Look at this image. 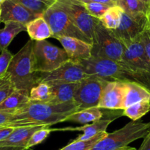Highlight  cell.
Instances as JSON below:
<instances>
[{
    "mask_svg": "<svg viewBox=\"0 0 150 150\" xmlns=\"http://www.w3.org/2000/svg\"><path fill=\"white\" fill-rule=\"evenodd\" d=\"M77 110L78 105L74 101L57 105L30 101L22 109L13 113L9 127L51 126L64 122L69 115Z\"/></svg>",
    "mask_w": 150,
    "mask_h": 150,
    "instance_id": "6da1fadb",
    "label": "cell"
},
{
    "mask_svg": "<svg viewBox=\"0 0 150 150\" xmlns=\"http://www.w3.org/2000/svg\"><path fill=\"white\" fill-rule=\"evenodd\" d=\"M80 63L89 75L98 76L108 81L134 83L150 91V73L129 67L122 62L91 57L75 61Z\"/></svg>",
    "mask_w": 150,
    "mask_h": 150,
    "instance_id": "7a4b0ae2",
    "label": "cell"
},
{
    "mask_svg": "<svg viewBox=\"0 0 150 150\" xmlns=\"http://www.w3.org/2000/svg\"><path fill=\"white\" fill-rule=\"evenodd\" d=\"M34 41L29 40L15 54L6 73L11 77L16 90L30 93L32 88L40 83V72L35 70L33 55Z\"/></svg>",
    "mask_w": 150,
    "mask_h": 150,
    "instance_id": "3957f363",
    "label": "cell"
},
{
    "mask_svg": "<svg viewBox=\"0 0 150 150\" xmlns=\"http://www.w3.org/2000/svg\"><path fill=\"white\" fill-rule=\"evenodd\" d=\"M43 17L50 25L52 35L57 39L58 37L76 38L92 45V41L88 38L72 21L66 12L61 0H57L44 14Z\"/></svg>",
    "mask_w": 150,
    "mask_h": 150,
    "instance_id": "277c9868",
    "label": "cell"
},
{
    "mask_svg": "<svg viewBox=\"0 0 150 150\" xmlns=\"http://www.w3.org/2000/svg\"><path fill=\"white\" fill-rule=\"evenodd\" d=\"M150 132V122L132 121L123 127L114 131L98 141L90 150H116L130 143L144 138Z\"/></svg>",
    "mask_w": 150,
    "mask_h": 150,
    "instance_id": "5b68a950",
    "label": "cell"
},
{
    "mask_svg": "<svg viewBox=\"0 0 150 150\" xmlns=\"http://www.w3.org/2000/svg\"><path fill=\"white\" fill-rule=\"evenodd\" d=\"M125 46L99 21L94 29L91 57L121 62Z\"/></svg>",
    "mask_w": 150,
    "mask_h": 150,
    "instance_id": "8992f818",
    "label": "cell"
},
{
    "mask_svg": "<svg viewBox=\"0 0 150 150\" xmlns=\"http://www.w3.org/2000/svg\"><path fill=\"white\" fill-rule=\"evenodd\" d=\"M33 55L38 72H50L69 60L63 49L53 45L47 40L34 41Z\"/></svg>",
    "mask_w": 150,
    "mask_h": 150,
    "instance_id": "52a82bcc",
    "label": "cell"
},
{
    "mask_svg": "<svg viewBox=\"0 0 150 150\" xmlns=\"http://www.w3.org/2000/svg\"><path fill=\"white\" fill-rule=\"evenodd\" d=\"M108 82L95 75H89L80 81L74 96V101L78 105V110L98 107Z\"/></svg>",
    "mask_w": 150,
    "mask_h": 150,
    "instance_id": "ba28073f",
    "label": "cell"
},
{
    "mask_svg": "<svg viewBox=\"0 0 150 150\" xmlns=\"http://www.w3.org/2000/svg\"><path fill=\"white\" fill-rule=\"evenodd\" d=\"M147 27L146 16H131L122 11L119 27L110 31L125 47L138 38Z\"/></svg>",
    "mask_w": 150,
    "mask_h": 150,
    "instance_id": "9c48e42d",
    "label": "cell"
},
{
    "mask_svg": "<svg viewBox=\"0 0 150 150\" xmlns=\"http://www.w3.org/2000/svg\"><path fill=\"white\" fill-rule=\"evenodd\" d=\"M61 2L75 25L93 43L95 27L100 20L90 15L80 0H61Z\"/></svg>",
    "mask_w": 150,
    "mask_h": 150,
    "instance_id": "30bf717a",
    "label": "cell"
},
{
    "mask_svg": "<svg viewBox=\"0 0 150 150\" xmlns=\"http://www.w3.org/2000/svg\"><path fill=\"white\" fill-rule=\"evenodd\" d=\"M88 76L80 63L69 59L52 71L40 72V83L50 81L80 83Z\"/></svg>",
    "mask_w": 150,
    "mask_h": 150,
    "instance_id": "8fae6325",
    "label": "cell"
},
{
    "mask_svg": "<svg viewBox=\"0 0 150 150\" xmlns=\"http://www.w3.org/2000/svg\"><path fill=\"white\" fill-rule=\"evenodd\" d=\"M127 91L125 83L108 82L102 92L98 108L108 110H124V100Z\"/></svg>",
    "mask_w": 150,
    "mask_h": 150,
    "instance_id": "7c38bea8",
    "label": "cell"
},
{
    "mask_svg": "<svg viewBox=\"0 0 150 150\" xmlns=\"http://www.w3.org/2000/svg\"><path fill=\"white\" fill-rule=\"evenodd\" d=\"M121 62L132 69L150 73V62L140 37L125 46Z\"/></svg>",
    "mask_w": 150,
    "mask_h": 150,
    "instance_id": "4fadbf2b",
    "label": "cell"
},
{
    "mask_svg": "<svg viewBox=\"0 0 150 150\" xmlns=\"http://www.w3.org/2000/svg\"><path fill=\"white\" fill-rule=\"evenodd\" d=\"M0 8V23L14 21L27 25L35 18L41 16L14 0H5Z\"/></svg>",
    "mask_w": 150,
    "mask_h": 150,
    "instance_id": "5bb4252c",
    "label": "cell"
},
{
    "mask_svg": "<svg viewBox=\"0 0 150 150\" xmlns=\"http://www.w3.org/2000/svg\"><path fill=\"white\" fill-rule=\"evenodd\" d=\"M57 40L63 46L70 60L79 61L91 57L92 45L86 41L67 36L58 37Z\"/></svg>",
    "mask_w": 150,
    "mask_h": 150,
    "instance_id": "9a60e30c",
    "label": "cell"
},
{
    "mask_svg": "<svg viewBox=\"0 0 150 150\" xmlns=\"http://www.w3.org/2000/svg\"><path fill=\"white\" fill-rule=\"evenodd\" d=\"M50 84L53 93V99L49 103L63 104L73 102L74 96L79 83H64V82L50 81Z\"/></svg>",
    "mask_w": 150,
    "mask_h": 150,
    "instance_id": "2e32d148",
    "label": "cell"
},
{
    "mask_svg": "<svg viewBox=\"0 0 150 150\" xmlns=\"http://www.w3.org/2000/svg\"><path fill=\"white\" fill-rule=\"evenodd\" d=\"M44 126L47 125L14 128L13 131L10 134L8 138L0 141V146H15L26 148L27 143L30 141L33 134Z\"/></svg>",
    "mask_w": 150,
    "mask_h": 150,
    "instance_id": "e0dca14e",
    "label": "cell"
},
{
    "mask_svg": "<svg viewBox=\"0 0 150 150\" xmlns=\"http://www.w3.org/2000/svg\"><path fill=\"white\" fill-rule=\"evenodd\" d=\"M114 120V119H101L92 124H87L84 126L77 127H66L63 129H53L54 131H83V135L77 137L76 141H86L93 138L96 135L102 132H107V128L110 124Z\"/></svg>",
    "mask_w": 150,
    "mask_h": 150,
    "instance_id": "ac0fdd59",
    "label": "cell"
},
{
    "mask_svg": "<svg viewBox=\"0 0 150 150\" xmlns=\"http://www.w3.org/2000/svg\"><path fill=\"white\" fill-rule=\"evenodd\" d=\"M30 93L15 90L2 103L0 104V112L16 113L30 102Z\"/></svg>",
    "mask_w": 150,
    "mask_h": 150,
    "instance_id": "d6986e66",
    "label": "cell"
},
{
    "mask_svg": "<svg viewBox=\"0 0 150 150\" xmlns=\"http://www.w3.org/2000/svg\"><path fill=\"white\" fill-rule=\"evenodd\" d=\"M27 33L30 39L33 41H43L47 40L52 35L50 25L43 16H38L29 22L26 25Z\"/></svg>",
    "mask_w": 150,
    "mask_h": 150,
    "instance_id": "ffe728a7",
    "label": "cell"
},
{
    "mask_svg": "<svg viewBox=\"0 0 150 150\" xmlns=\"http://www.w3.org/2000/svg\"><path fill=\"white\" fill-rule=\"evenodd\" d=\"M125 83L127 85V91L124 100V109L141 101L150 102L149 91L137 83Z\"/></svg>",
    "mask_w": 150,
    "mask_h": 150,
    "instance_id": "44dd1931",
    "label": "cell"
},
{
    "mask_svg": "<svg viewBox=\"0 0 150 150\" xmlns=\"http://www.w3.org/2000/svg\"><path fill=\"white\" fill-rule=\"evenodd\" d=\"M103 112L101 110V108L98 107L87 108L76 111L71 115H69L64 120V122H74V123L87 125L91 122H94L103 117Z\"/></svg>",
    "mask_w": 150,
    "mask_h": 150,
    "instance_id": "7402d4cb",
    "label": "cell"
},
{
    "mask_svg": "<svg viewBox=\"0 0 150 150\" xmlns=\"http://www.w3.org/2000/svg\"><path fill=\"white\" fill-rule=\"evenodd\" d=\"M5 27L0 30V52L7 50L14 38L21 32L27 31L26 25L14 21L4 23Z\"/></svg>",
    "mask_w": 150,
    "mask_h": 150,
    "instance_id": "603a6c76",
    "label": "cell"
},
{
    "mask_svg": "<svg viewBox=\"0 0 150 150\" xmlns=\"http://www.w3.org/2000/svg\"><path fill=\"white\" fill-rule=\"evenodd\" d=\"M116 6L131 16H146L149 5L142 0H117Z\"/></svg>",
    "mask_w": 150,
    "mask_h": 150,
    "instance_id": "cb8c5ba5",
    "label": "cell"
},
{
    "mask_svg": "<svg viewBox=\"0 0 150 150\" xmlns=\"http://www.w3.org/2000/svg\"><path fill=\"white\" fill-rule=\"evenodd\" d=\"M52 99V91L47 82H41L32 88L30 91V99L33 102L49 103Z\"/></svg>",
    "mask_w": 150,
    "mask_h": 150,
    "instance_id": "d4e9b609",
    "label": "cell"
},
{
    "mask_svg": "<svg viewBox=\"0 0 150 150\" xmlns=\"http://www.w3.org/2000/svg\"><path fill=\"white\" fill-rule=\"evenodd\" d=\"M122 12V10L119 7H110L99 20L106 29L109 30H115L120 24Z\"/></svg>",
    "mask_w": 150,
    "mask_h": 150,
    "instance_id": "484cf974",
    "label": "cell"
},
{
    "mask_svg": "<svg viewBox=\"0 0 150 150\" xmlns=\"http://www.w3.org/2000/svg\"><path fill=\"white\" fill-rule=\"evenodd\" d=\"M150 111V102L141 101L123 110L122 115L132 121H138Z\"/></svg>",
    "mask_w": 150,
    "mask_h": 150,
    "instance_id": "4316f807",
    "label": "cell"
},
{
    "mask_svg": "<svg viewBox=\"0 0 150 150\" xmlns=\"http://www.w3.org/2000/svg\"><path fill=\"white\" fill-rule=\"evenodd\" d=\"M32 12L42 16L57 0H14Z\"/></svg>",
    "mask_w": 150,
    "mask_h": 150,
    "instance_id": "83f0119b",
    "label": "cell"
},
{
    "mask_svg": "<svg viewBox=\"0 0 150 150\" xmlns=\"http://www.w3.org/2000/svg\"><path fill=\"white\" fill-rule=\"evenodd\" d=\"M108 135V132H102L93 138L86 141H76L74 140L71 143L60 150H90L96 143Z\"/></svg>",
    "mask_w": 150,
    "mask_h": 150,
    "instance_id": "f1b7e54d",
    "label": "cell"
},
{
    "mask_svg": "<svg viewBox=\"0 0 150 150\" xmlns=\"http://www.w3.org/2000/svg\"><path fill=\"white\" fill-rule=\"evenodd\" d=\"M54 131V129L50 128V126H44L38 130L35 131L30 138V141L27 144V149H31L32 147L42 143L44 140L47 138L51 132Z\"/></svg>",
    "mask_w": 150,
    "mask_h": 150,
    "instance_id": "f546056e",
    "label": "cell"
},
{
    "mask_svg": "<svg viewBox=\"0 0 150 150\" xmlns=\"http://www.w3.org/2000/svg\"><path fill=\"white\" fill-rule=\"evenodd\" d=\"M15 90L8 74H5L0 77V104L2 103Z\"/></svg>",
    "mask_w": 150,
    "mask_h": 150,
    "instance_id": "4dcf8cb0",
    "label": "cell"
},
{
    "mask_svg": "<svg viewBox=\"0 0 150 150\" xmlns=\"http://www.w3.org/2000/svg\"><path fill=\"white\" fill-rule=\"evenodd\" d=\"M83 3L84 5L85 8H86V11L88 12V13L91 15L92 16L98 18V19H100L105 15L107 11L110 8L108 5L99 3V2H83Z\"/></svg>",
    "mask_w": 150,
    "mask_h": 150,
    "instance_id": "1f68e13d",
    "label": "cell"
},
{
    "mask_svg": "<svg viewBox=\"0 0 150 150\" xmlns=\"http://www.w3.org/2000/svg\"><path fill=\"white\" fill-rule=\"evenodd\" d=\"M13 55L11 54V52L8 49L1 52V54H0V77L3 76L5 74H6L10 63L13 58Z\"/></svg>",
    "mask_w": 150,
    "mask_h": 150,
    "instance_id": "d6a6232c",
    "label": "cell"
},
{
    "mask_svg": "<svg viewBox=\"0 0 150 150\" xmlns=\"http://www.w3.org/2000/svg\"><path fill=\"white\" fill-rule=\"evenodd\" d=\"M141 41L142 42L144 48L145 50L146 54L148 57L149 60L150 62V28L147 27L144 30L140 36Z\"/></svg>",
    "mask_w": 150,
    "mask_h": 150,
    "instance_id": "836d02e7",
    "label": "cell"
},
{
    "mask_svg": "<svg viewBox=\"0 0 150 150\" xmlns=\"http://www.w3.org/2000/svg\"><path fill=\"white\" fill-rule=\"evenodd\" d=\"M82 2H99V3L104 4L109 7L116 6V2L117 0H80Z\"/></svg>",
    "mask_w": 150,
    "mask_h": 150,
    "instance_id": "e575fe53",
    "label": "cell"
},
{
    "mask_svg": "<svg viewBox=\"0 0 150 150\" xmlns=\"http://www.w3.org/2000/svg\"><path fill=\"white\" fill-rule=\"evenodd\" d=\"M13 129L14 127H0V141L8 138Z\"/></svg>",
    "mask_w": 150,
    "mask_h": 150,
    "instance_id": "d590c367",
    "label": "cell"
},
{
    "mask_svg": "<svg viewBox=\"0 0 150 150\" xmlns=\"http://www.w3.org/2000/svg\"><path fill=\"white\" fill-rule=\"evenodd\" d=\"M138 150H150V132L144 138V141Z\"/></svg>",
    "mask_w": 150,
    "mask_h": 150,
    "instance_id": "8d00e7d4",
    "label": "cell"
},
{
    "mask_svg": "<svg viewBox=\"0 0 150 150\" xmlns=\"http://www.w3.org/2000/svg\"><path fill=\"white\" fill-rule=\"evenodd\" d=\"M0 150H31L30 149L15 146H0Z\"/></svg>",
    "mask_w": 150,
    "mask_h": 150,
    "instance_id": "74e56055",
    "label": "cell"
},
{
    "mask_svg": "<svg viewBox=\"0 0 150 150\" xmlns=\"http://www.w3.org/2000/svg\"><path fill=\"white\" fill-rule=\"evenodd\" d=\"M116 150H137L135 147H132V146H125L123 147H120V148L117 149Z\"/></svg>",
    "mask_w": 150,
    "mask_h": 150,
    "instance_id": "f35d334b",
    "label": "cell"
},
{
    "mask_svg": "<svg viewBox=\"0 0 150 150\" xmlns=\"http://www.w3.org/2000/svg\"><path fill=\"white\" fill-rule=\"evenodd\" d=\"M146 18H147V22H148V27H149L150 28V4L149 5V9H148V11H147Z\"/></svg>",
    "mask_w": 150,
    "mask_h": 150,
    "instance_id": "ab89813d",
    "label": "cell"
},
{
    "mask_svg": "<svg viewBox=\"0 0 150 150\" xmlns=\"http://www.w3.org/2000/svg\"><path fill=\"white\" fill-rule=\"evenodd\" d=\"M142 1H144L145 3L148 4V5H149V4H150V0H142Z\"/></svg>",
    "mask_w": 150,
    "mask_h": 150,
    "instance_id": "60d3db41",
    "label": "cell"
},
{
    "mask_svg": "<svg viewBox=\"0 0 150 150\" xmlns=\"http://www.w3.org/2000/svg\"><path fill=\"white\" fill-rule=\"evenodd\" d=\"M5 0H0V5H2V4L3 3V2H5Z\"/></svg>",
    "mask_w": 150,
    "mask_h": 150,
    "instance_id": "b9f144b4",
    "label": "cell"
},
{
    "mask_svg": "<svg viewBox=\"0 0 150 150\" xmlns=\"http://www.w3.org/2000/svg\"><path fill=\"white\" fill-rule=\"evenodd\" d=\"M0 14H1V8H0Z\"/></svg>",
    "mask_w": 150,
    "mask_h": 150,
    "instance_id": "7bdbcfd3",
    "label": "cell"
}]
</instances>
